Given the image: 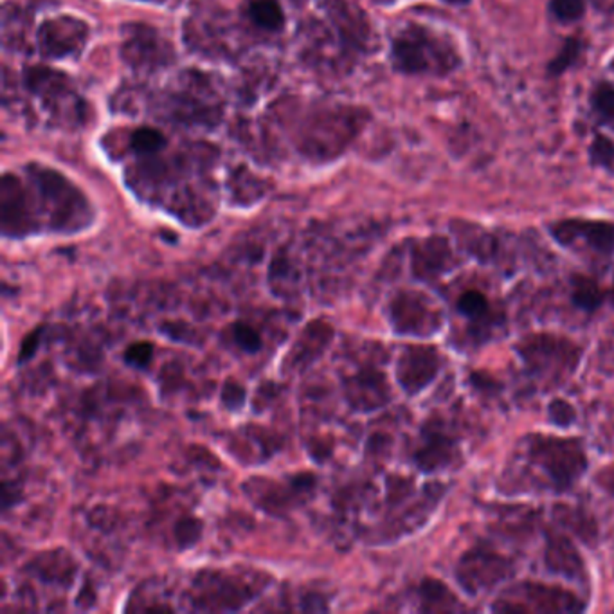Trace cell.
<instances>
[{"label": "cell", "mask_w": 614, "mask_h": 614, "mask_svg": "<svg viewBox=\"0 0 614 614\" xmlns=\"http://www.w3.org/2000/svg\"><path fill=\"white\" fill-rule=\"evenodd\" d=\"M528 460L545 472L555 490H568L588 469V456L579 440L548 435L528 438Z\"/></svg>", "instance_id": "cell-1"}, {"label": "cell", "mask_w": 614, "mask_h": 614, "mask_svg": "<svg viewBox=\"0 0 614 614\" xmlns=\"http://www.w3.org/2000/svg\"><path fill=\"white\" fill-rule=\"evenodd\" d=\"M393 58L397 69L409 74H444L460 63V56L451 43H444L436 34L420 25H411L395 38Z\"/></svg>", "instance_id": "cell-2"}, {"label": "cell", "mask_w": 614, "mask_h": 614, "mask_svg": "<svg viewBox=\"0 0 614 614\" xmlns=\"http://www.w3.org/2000/svg\"><path fill=\"white\" fill-rule=\"evenodd\" d=\"M518 352L539 380L555 386L568 380L581 362V348L575 343L550 334H534L521 339Z\"/></svg>", "instance_id": "cell-3"}, {"label": "cell", "mask_w": 614, "mask_h": 614, "mask_svg": "<svg viewBox=\"0 0 614 614\" xmlns=\"http://www.w3.org/2000/svg\"><path fill=\"white\" fill-rule=\"evenodd\" d=\"M582 608L572 591L537 582H523L507 590L494 606L501 613H577Z\"/></svg>", "instance_id": "cell-4"}, {"label": "cell", "mask_w": 614, "mask_h": 614, "mask_svg": "<svg viewBox=\"0 0 614 614\" xmlns=\"http://www.w3.org/2000/svg\"><path fill=\"white\" fill-rule=\"evenodd\" d=\"M510 575L512 563L483 546L467 552L456 566V581L471 595L490 591Z\"/></svg>", "instance_id": "cell-5"}, {"label": "cell", "mask_w": 614, "mask_h": 614, "mask_svg": "<svg viewBox=\"0 0 614 614\" xmlns=\"http://www.w3.org/2000/svg\"><path fill=\"white\" fill-rule=\"evenodd\" d=\"M391 321L399 334L427 337L442 328L444 316L427 296L400 292L391 303Z\"/></svg>", "instance_id": "cell-6"}, {"label": "cell", "mask_w": 614, "mask_h": 614, "mask_svg": "<svg viewBox=\"0 0 614 614\" xmlns=\"http://www.w3.org/2000/svg\"><path fill=\"white\" fill-rule=\"evenodd\" d=\"M552 234L561 245H586L590 251L609 256L614 252V224L599 220L570 218L552 225Z\"/></svg>", "instance_id": "cell-7"}, {"label": "cell", "mask_w": 614, "mask_h": 614, "mask_svg": "<svg viewBox=\"0 0 614 614\" xmlns=\"http://www.w3.org/2000/svg\"><path fill=\"white\" fill-rule=\"evenodd\" d=\"M440 353L433 346H408L397 366V379L408 395L424 391L440 371Z\"/></svg>", "instance_id": "cell-8"}, {"label": "cell", "mask_w": 614, "mask_h": 614, "mask_svg": "<svg viewBox=\"0 0 614 614\" xmlns=\"http://www.w3.org/2000/svg\"><path fill=\"white\" fill-rule=\"evenodd\" d=\"M454 265V256L447 238L431 236L413 249V270L422 280L445 274Z\"/></svg>", "instance_id": "cell-9"}, {"label": "cell", "mask_w": 614, "mask_h": 614, "mask_svg": "<svg viewBox=\"0 0 614 614\" xmlns=\"http://www.w3.org/2000/svg\"><path fill=\"white\" fill-rule=\"evenodd\" d=\"M545 561L552 573H557L568 581L584 582L586 579V564L579 550L563 536H548Z\"/></svg>", "instance_id": "cell-10"}, {"label": "cell", "mask_w": 614, "mask_h": 614, "mask_svg": "<svg viewBox=\"0 0 614 614\" xmlns=\"http://www.w3.org/2000/svg\"><path fill=\"white\" fill-rule=\"evenodd\" d=\"M460 458L456 444L442 431H427L422 449L417 453V463L426 472L453 467Z\"/></svg>", "instance_id": "cell-11"}, {"label": "cell", "mask_w": 614, "mask_h": 614, "mask_svg": "<svg viewBox=\"0 0 614 614\" xmlns=\"http://www.w3.org/2000/svg\"><path fill=\"white\" fill-rule=\"evenodd\" d=\"M389 389L384 377L377 371L361 373L352 384V400L361 409H375L388 402Z\"/></svg>", "instance_id": "cell-12"}, {"label": "cell", "mask_w": 614, "mask_h": 614, "mask_svg": "<svg viewBox=\"0 0 614 614\" xmlns=\"http://www.w3.org/2000/svg\"><path fill=\"white\" fill-rule=\"evenodd\" d=\"M2 218L5 233H9V229L20 231L25 227L23 193L18 180L9 175H5L2 182Z\"/></svg>", "instance_id": "cell-13"}, {"label": "cell", "mask_w": 614, "mask_h": 614, "mask_svg": "<svg viewBox=\"0 0 614 614\" xmlns=\"http://www.w3.org/2000/svg\"><path fill=\"white\" fill-rule=\"evenodd\" d=\"M453 229H456L460 242L476 258L489 260L496 252V238L490 233L480 229L478 225L456 222V225L453 224Z\"/></svg>", "instance_id": "cell-14"}, {"label": "cell", "mask_w": 614, "mask_h": 614, "mask_svg": "<svg viewBox=\"0 0 614 614\" xmlns=\"http://www.w3.org/2000/svg\"><path fill=\"white\" fill-rule=\"evenodd\" d=\"M420 599L426 611H456L462 609L454 593L438 581H426L420 588Z\"/></svg>", "instance_id": "cell-15"}, {"label": "cell", "mask_w": 614, "mask_h": 614, "mask_svg": "<svg viewBox=\"0 0 614 614\" xmlns=\"http://www.w3.org/2000/svg\"><path fill=\"white\" fill-rule=\"evenodd\" d=\"M572 298H573V303L577 307H581L588 312H593L604 303L606 292L602 290V287L595 280H591L588 276H575Z\"/></svg>", "instance_id": "cell-16"}, {"label": "cell", "mask_w": 614, "mask_h": 614, "mask_svg": "<svg viewBox=\"0 0 614 614\" xmlns=\"http://www.w3.org/2000/svg\"><path fill=\"white\" fill-rule=\"evenodd\" d=\"M251 18L263 29L276 31L283 25V9L278 0H254L249 7Z\"/></svg>", "instance_id": "cell-17"}, {"label": "cell", "mask_w": 614, "mask_h": 614, "mask_svg": "<svg viewBox=\"0 0 614 614\" xmlns=\"http://www.w3.org/2000/svg\"><path fill=\"white\" fill-rule=\"evenodd\" d=\"M164 144H166L164 135H162L159 130L150 128V126L137 128V130L132 133V139H130L132 150H133L135 153H139V155H151V153H157Z\"/></svg>", "instance_id": "cell-18"}, {"label": "cell", "mask_w": 614, "mask_h": 614, "mask_svg": "<svg viewBox=\"0 0 614 614\" xmlns=\"http://www.w3.org/2000/svg\"><path fill=\"white\" fill-rule=\"evenodd\" d=\"M591 106L595 114L614 126V87L611 83H599L591 94Z\"/></svg>", "instance_id": "cell-19"}, {"label": "cell", "mask_w": 614, "mask_h": 614, "mask_svg": "<svg viewBox=\"0 0 614 614\" xmlns=\"http://www.w3.org/2000/svg\"><path fill=\"white\" fill-rule=\"evenodd\" d=\"M458 308L471 319L474 321H481L490 314V305L485 298V294H481L480 290H469L465 292L460 301H458Z\"/></svg>", "instance_id": "cell-20"}, {"label": "cell", "mask_w": 614, "mask_h": 614, "mask_svg": "<svg viewBox=\"0 0 614 614\" xmlns=\"http://www.w3.org/2000/svg\"><path fill=\"white\" fill-rule=\"evenodd\" d=\"M581 50H582V43L577 38L566 40V43L561 49V52L552 60V63L548 67V72L552 76H561L568 67H572L575 63V60L579 58Z\"/></svg>", "instance_id": "cell-21"}, {"label": "cell", "mask_w": 614, "mask_h": 614, "mask_svg": "<svg viewBox=\"0 0 614 614\" xmlns=\"http://www.w3.org/2000/svg\"><path fill=\"white\" fill-rule=\"evenodd\" d=\"M590 157L595 166L614 170V142L606 135H597L590 148Z\"/></svg>", "instance_id": "cell-22"}, {"label": "cell", "mask_w": 614, "mask_h": 614, "mask_svg": "<svg viewBox=\"0 0 614 614\" xmlns=\"http://www.w3.org/2000/svg\"><path fill=\"white\" fill-rule=\"evenodd\" d=\"M550 9L561 22H577L586 11L584 0H552Z\"/></svg>", "instance_id": "cell-23"}, {"label": "cell", "mask_w": 614, "mask_h": 614, "mask_svg": "<svg viewBox=\"0 0 614 614\" xmlns=\"http://www.w3.org/2000/svg\"><path fill=\"white\" fill-rule=\"evenodd\" d=\"M233 337H234V343L249 353H254L261 348V339H260L258 332L249 325L236 323L234 328H233Z\"/></svg>", "instance_id": "cell-24"}, {"label": "cell", "mask_w": 614, "mask_h": 614, "mask_svg": "<svg viewBox=\"0 0 614 614\" xmlns=\"http://www.w3.org/2000/svg\"><path fill=\"white\" fill-rule=\"evenodd\" d=\"M200 534H202V525L197 519H191V518L182 519L175 528V537H177V543L180 545V548L193 546L200 539Z\"/></svg>", "instance_id": "cell-25"}, {"label": "cell", "mask_w": 614, "mask_h": 614, "mask_svg": "<svg viewBox=\"0 0 614 614\" xmlns=\"http://www.w3.org/2000/svg\"><path fill=\"white\" fill-rule=\"evenodd\" d=\"M550 418L557 426H570L575 422V409L564 400H554L550 404Z\"/></svg>", "instance_id": "cell-26"}, {"label": "cell", "mask_w": 614, "mask_h": 614, "mask_svg": "<svg viewBox=\"0 0 614 614\" xmlns=\"http://www.w3.org/2000/svg\"><path fill=\"white\" fill-rule=\"evenodd\" d=\"M151 353H153V348L150 343H137L128 348L126 362H130L135 368H144L150 364Z\"/></svg>", "instance_id": "cell-27"}, {"label": "cell", "mask_w": 614, "mask_h": 614, "mask_svg": "<svg viewBox=\"0 0 614 614\" xmlns=\"http://www.w3.org/2000/svg\"><path fill=\"white\" fill-rule=\"evenodd\" d=\"M222 397H224V402H225L227 408L238 409V408H242V404L245 400V391L236 382H227Z\"/></svg>", "instance_id": "cell-28"}, {"label": "cell", "mask_w": 614, "mask_h": 614, "mask_svg": "<svg viewBox=\"0 0 614 614\" xmlns=\"http://www.w3.org/2000/svg\"><path fill=\"white\" fill-rule=\"evenodd\" d=\"M597 481L608 489L609 492H614V467H609V469H604V472L600 474V478H597Z\"/></svg>", "instance_id": "cell-29"}, {"label": "cell", "mask_w": 614, "mask_h": 614, "mask_svg": "<svg viewBox=\"0 0 614 614\" xmlns=\"http://www.w3.org/2000/svg\"><path fill=\"white\" fill-rule=\"evenodd\" d=\"M447 4H467L469 0H445Z\"/></svg>", "instance_id": "cell-30"}, {"label": "cell", "mask_w": 614, "mask_h": 614, "mask_svg": "<svg viewBox=\"0 0 614 614\" xmlns=\"http://www.w3.org/2000/svg\"><path fill=\"white\" fill-rule=\"evenodd\" d=\"M611 67H613V69H614V60H613V63H611Z\"/></svg>", "instance_id": "cell-31"}]
</instances>
